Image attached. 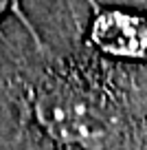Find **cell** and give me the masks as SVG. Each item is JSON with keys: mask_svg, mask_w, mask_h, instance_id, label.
<instances>
[{"mask_svg": "<svg viewBox=\"0 0 147 150\" xmlns=\"http://www.w3.org/2000/svg\"><path fill=\"white\" fill-rule=\"evenodd\" d=\"M92 40L112 55H141L147 49V22L123 13H103L94 20Z\"/></svg>", "mask_w": 147, "mask_h": 150, "instance_id": "2", "label": "cell"}, {"mask_svg": "<svg viewBox=\"0 0 147 150\" xmlns=\"http://www.w3.org/2000/svg\"><path fill=\"white\" fill-rule=\"evenodd\" d=\"M18 2L20 0H0V20L5 18L7 13H11V11L18 9Z\"/></svg>", "mask_w": 147, "mask_h": 150, "instance_id": "3", "label": "cell"}, {"mask_svg": "<svg viewBox=\"0 0 147 150\" xmlns=\"http://www.w3.org/2000/svg\"><path fill=\"white\" fill-rule=\"evenodd\" d=\"M22 104L33 126L66 146H101L114 130L110 93L88 69L62 66L44 73Z\"/></svg>", "mask_w": 147, "mask_h": 150, "instance_id": "1", "label": "cell"}]
</instances>
